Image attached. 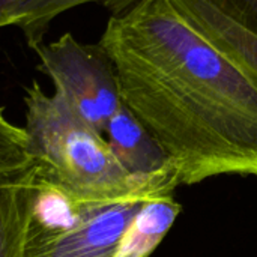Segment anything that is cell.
Segmentation results:
<instances>
[{"mask_svg": "<svg viewBox=\"0 0 257 257\" xmlns=\"http://www.w3.org/2000/svg\"><path fill=\"white\" fill-rule=\"evenodd\" d=\"M182 206L175 197L148 200L126 227L114 257H151L175 224Z\"/></svg>", "mask_w": 257, "mask_h": 257, "instance_id": "ba28073f", "label": "cell"}, {"mask_svg": "<svg viewBox=\"0 0 257 257\" xmlns=\"http://www.w3.org/2000/svg\"><path fill=\"white\" fill-rule=\"evenodd\" d=\"M39 164L32 158L0 169V257H23Z\"/></svg>", "mask_w": 257, "mask_h": 257, "instance_id": "8992f818", "label": "cell"}, {"mask_svg": "<svg viewBox=\"0 0 257 257\" xmlns=\"http://www.w3.org/2000/svg\"><path fill=\"white\" fill-rule=\"evenodd\" d=\"M220 14L257 36V0H205Z\"/></svg>", "mask_w": 257, "mask_h": 257, "instance_id": "8fae6325", "label": "cell"}, {"mask_svg": "<svg viewBox=\"0 0 257 257\" xmlns=\"http://www.w3.org/2000/svg\"><path fill=\"white\" fill-rule=\"evenodd\" d=\"M30 0H0V29L11 26L12 18Z\"/></svg>", "mask_w": 257, "mask_h": 257, "instance_id": "7c38bea8", "label": "cell"}, {"mask_svg": "<svg viewBox=\"0 0 257 257\" xmlns=\"http://www.w3.org/2000/svg\"><path fill=\"white\" fill-rule=\"evenodd\" d=\"M122 102L164 149L178 185L257 179V77L218 50L172 0L110 15L98 42Z\"/></svg>", "mask_w": 257, "mask_h": 257, "instance_id": "6da1fadb", "label": "cell"}, {"mask_svg": "<svg viewBox=\"0 0 257 257\" xmlns=\"http://www.w3.org/2000/svg\"><path fill=\"white\" fill-rule=\"evenodd\" d=\"M139 2L140 0H30L12 18L11 26L18 27L27 44L35 50L44 44V35L47 33L50 24L66 11L89 3H96L108 9L111 15H116Z\"/></svg>", "mask_w": 257, "mask_h": 257, "instance_id": "9c48e42d", "label": "cell"}, {"mask_svg": "<svg viewBox=\"0 0 257 257\" xmlns=\"http://www.w3.org/2000/svg\"><path fill=\"white\" fill-rule=\"evenodd\" d=\"M32 158L24 128L11 123L0 108V169L27 163Z\"/></svg>", "mask_w": 257, "mask_h": 257, "instance_id": "30bf717a", "label": "cell"}, {"mask_svg": "<svg viewBox=\"0 0 257 257\" xmlns=\"http://www.w3.org/2000/svg\"><path fill=\"white\" fill-rule=\"evenodd\" d=\"M104 137L130 176L157 197L175 194L179 185L170 158L125 104L110 119Z\"/></svg>", "mask_w": 257, "mask_h": 257, "instance_id": "5b68a950", "label": "cell"}, {"mask_svg": "<svg viewBox=\"0 0 257 257\" xmlns=\"http://www.w3.org/2000/svg\"><path fill=\"white\" fill-rule=\"evenodd\" d=\"M41 71L57 93L90 128L104 136L122 107L114 65L99 44H84L71 33L35 48Z\"/></svg>", "mask_w": 257, "mask_h": 257, "instance_id": "277c9868", "label": "cell"}, {"mask_svg": "<svg viewBox=\"0 0 257 257\" xmlns=\"http://www.w3.org/2000/svg\"><path fill=\"white\" fill-rule=\"evenodd\" d=\"M218 50L257 77V36L238 26L205 0H172Z\"/></svg>", "mask_w": 257, "mask_h": 257, "instance_id": "52a82bcc", "label": "cell"}, {"mask_svg": "<svg viewBox=\"0 0 257 257\" xmlns=\"http://www.w3.org/2000/svg\"><path fill=\"white\" fill-rule=\"evenodd\" d=\"M145 202H83L38 178L23 257H114Z\"/></svg>", "mask_w": 257, "mask_h": 257, "instance_id": "3957f363", "label": "cell"}, {"mask_svg": "<svg viewBox=\"0 0 257 257\" xmlns=\"http://www.w3.org/2000/svg\"><path fill=\"white\" fill-rule=\"evenodd\" d=\"M24 102L23 128L44 181L83 202L163 199L130 176L105 137L84 123L57 93L47 95L33 81Z\"/></svg>", "mask_w": 257, "mask_h": 257, "instance_id": "7a4b0ae2", "label": "cell"}]
</instances>
